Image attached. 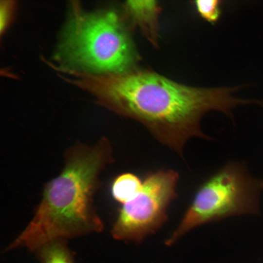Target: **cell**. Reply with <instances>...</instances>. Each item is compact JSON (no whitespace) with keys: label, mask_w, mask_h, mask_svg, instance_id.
Returning a JSON list of instances; mask_svg holds the SVG:
<instances>
[{"label":"cell","mask_w":263,"mask_h":263,"mask_svg":"<svg viewBox=\"0 0 263 263\" xmlns=\"http://www.w3.org/2000/svg\"><path fill=\"white\" fill-rule=\"evenodd\" d=\"M79 81L116 113L143 125L161 144L183 155L193 137L210 140L200 127L202 117L218 111L232 118V110L246 99L232 93L238 87L196 88L155 73L124 72L81 75Z\"/></svg>","instance_id":"1"},{"label":"cell","mask_w":263,"mask_h":263,"mask_svg":"<svg viewBox=\"0 0 263 263\" xmlns=\"http://www.w3.org/2000/svg\"><path fill=\"white\" fill-rule=\"evenodd\" d=\"M112 160L106 138L93 147L71 150L61 173L45 187L31 221L7 250L37 251L54 240L102 231L103 224L94 209L93 198L99 173Z\"/></svg>","instance_id":"2"},{"label":"cell","mask_w":263,"mask_h":263,"mask_svg":"<svg viewBox=\"0 0 263 263\" xmlns=\"http://www.w3.org/2000/svg\"><path fill=\"white\" fill-rule=\"evenodd\" d=\"M61 48L72 63L103 74L127 72L134 59L129 36L117 15L112 11H75Z\"/></svg>","instance_id":"3"},{"label":"cell","mask_w":263,"mask_h":263,"mask_svg":"<svg viewBox=\"0 0 263 263\" xmlns=\"http://www.w3.org/2000/svg\"><path fill=\"white\" fill-rule=\"evenodd\" d=\"M263 180L251 176L244 165L226 164L198 189L182 221L166 241L174 244L185 233L202 225L243 214H257Z\"/></svg>","instance_id":"4"},{"label":"cell","mask_w":263,"mask_h":263,"mask_svg":"<svg viewBox=\"0 0 263 263\" xmlns=\"http://www.w3.org/2000/svg\"><path fill=\"white\" fill-rule=\"evenodd\" d=\"M179 180L172 169L148 175L141 190L123 204L112 230L116 240L139 242L154 233L167 218V210L175 198Z\"/></svg>","instance_id":"5"},{"label":"cell","mask_w":263,"mask_h":263,"mask_svg":"<svg viewBox=\"0 0 263 263\" xmlns=\"http://www.w3.org/2000/svg\"><path fill=\"white\" fill-rule=\"evenodd\" d=\"M125 7L132 19L149 37L154 38L159 7L155 0H128Z\"/></svg>","instance_id":"6"},{"label":"cell","mask_w":263,"mask_h":263,"mask_svg":"<svg viewBox=\"0 0 263 263\" xmlns=\"http://www.w3.org/2000/svg\"><path fill=\"white\" fill-rule=\"evenodd\" d=\"M143 182L136 175L126 172L118 175L113 180L111 192L113 198L124 204L134 198L140 191Z\"/></svg>","instance_id":"7"},{"label":"cell","mask_w":263,"mask_h":263,"mask_svg":"<svg viewBox=\"0 0 263 263\" xmlns=\"http://www.w3.org/2000/svg\"><path fill=\"white\" fill-rule=\"evenodd\" d=\"M40 263H74L64 240H56L45 244L37 250Z\"/></svg>","instance_id":"8"},{"label":"cell","mask_w":263,"mask_h":263,"mask_svg":"<svg viewBox=\"0 0 263 263\" xmlns=\"http://www.w3.org/2000/svg\"><path fill=\"white\" fill-rule=\"evenodd\" d=\"M221 1L218 0H198L195 6L199 15L210 23H215L221 15Z\"/></svg>","instance_id":"9"},{"label":"cell","mask_w":263,"mask_h":263,"mask_svg":"<svg viewBox=\"0 0 263 263\" xmlns=\"http://www.w3.org/2000/svg\"><path fill=\"white\" fill-rule=\"evenodd\" d=\"M8 1L1 2L0 8V27L1 33L7 27L10 19L12 4Z\"/></svg>","instance_id":"10"}]
</instances>
